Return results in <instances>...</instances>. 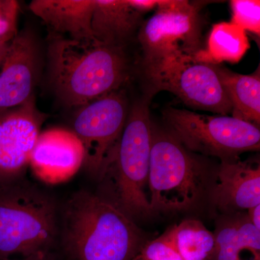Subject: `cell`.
<instances>
[{
    "instance_id": "obj_1",
    "label": "cell",
    "mask_w": 260,
    "mask_h": 260,
    "mask_svg": "<svg viewBox=\"0 0 260 260\" xmlns=\"http://www.w3.org/2000/svg\"><path fill=\"white\" fill-rule=\"evenodd\" d=\"M145 243L133 219L104 195L81 189L61 206L59 249L67 260H133Z\"/></svg>"
},
{
    "instance_id": "obj_2",
    "label": "cell",
    "mask_w": 260,
    "mask_h": 260,
    "mask_svg": "<svg viewBox=\"0 0 260 260\" xmlns=\"http://www.w3.org/2000/svg\"><path fill=\"white\" fill-rule=\"evenodd\" d=\"M47 58L53 89L70 107L121 90L131 75L125 48L95 39L80 42L49 37Z\"/></svg>"
},
{
    "instance_id": "obj_3",
    "label": "cell",
    "mask_w": 260,
    "mask_h": 260,
    "mask_svg": "<svg viewBox=\"0 0 260 260\" xmlns=\"http://www.w3.org/2000/svg\"><path fill=\"white\" fill-rule=\"evenodd\" d=\"M61 206L26 178L0 188V259L55 255Z\"/></svg>"
},
{
    "instance_id": "obj_4",
    "label": "cell",
    "mask_w": 260,
    "mask_h": 260,
    "mask_svg": "<svg viewBox=\"0 0 260 260\" xmlns=\"http://www.w3.org/2000/svg\"><path fill=\"white\" fill-rule=\"evenodd\" d=\"M149 102L146 98L129 107L120 138L100 180L112 187L113 194L107 198L133 219L153 213L147 191L153 126Z\"/></svg>"
},
{
    "instance_id": "obj_5",
    "label": "cell",
    "mask_w": 260,
    "mask_h": 260,
    "mask_svg": "<svg viewBox=\"0 0 260 260\" xmlns=\"http://www.w3.org/2000/svg\"><path fill=\"white\" fill-rule=\"evenodd\" d=\"M207 169L171 132L153 126L148 188L152 211L191 209L207 186Z\"/></svg>"
},
{
    "instance_id": "obj_6",
    "label": "cell",
    "mask_w": 260,
    "mask_h": 260,
    "mask_svg": "<svg viewBox=\"0 0 260 260\" xmlns=\"http://www.w3.org/2000/svg\"><path fill=\"white\" fill-rule=\"evenodd\" d=\"M165 118L171 133L189 151L222 159L260 148L259 126L233 116H210L170 107Z\"/></svg>"
},
{
    "instance_id": "obj_7",
    "label": "cell",
    "mask_w": 260,
    "mask_h": 260,
    "mask_svg": "<svg viewBox=\"0 0 260 260\" xmlns=\"http://www.w3.org/2000/svg\"><path fill=\"white\" fill-rule=\"evenodd\" d=\"M199 11L184 0H159L155 14L138 32L144 68L174 56H195L203 49Z\"/></svg>"
},
{
    "instance_id": "obj_8",
    "label": "cell",
    "mask_w": 260,
    "mask_h": 260,
    "mask_svg": "<svg viewBox=\"0 0 260 260\" xmlns=\"http://www.w3.org/2000/svg\"><path fill=\"white\" fill-rule=\"evenodd\" d=\"M153 90L174 94L189 107L227 116L232 104L213 64L178 55L144 68Z\"/></svg>"
},
{
    "instance_id": "obj_9",
    "label": "cell",
    "mask_w": 260,
    "mask_h": 260,
    "mask_svg": "<svg viewBox=\"0 0 260 260\" xmlns=\"http://www.w3.org/2000/svg\"><path fill=\"white\" fill-rule=\"evenodd\" d=\"M129 109L121 89L78 107L73 117L71 130L83 144V167L99 181L120 138Z\"/></svg>"
},
{
    "instance_id": "obj_10",
    "label": "cell",
    "mask_w": 260,
    "mask_h": 260,
    "mask_svg": "<svg viewBox=\"0 0 260 260\" xmlns=\"http://www.w3.org/2000/svg\"><path fill=\"white\" fill-rule=\"evenodd\" d=\"M44 120L34 96L0 114V188L25 178Z\"/></svg>"
},
{
    "instance_id": "obj_11",
    "label": "cell",
    "mask_w": 260,
    "mask_h": 260,
    "mask_svg": "<svg viewBox=\"0 0 260 260\" xmlns=\"http://www.w3.org/2000/svg\"><path fill=\"white\" fill-rule=\"evenodd\" d=\"M0 71V114L34 97L40 73L41 52L30 31L17 34L10 42Z\"/></svg>"
},
{
    "instance_id": "obj_12",
    "label": "cell",
    "mask_w": 260,
    "mask_h": 260,
    "mask_svg": "<svg viewBox=\"0 0 260 260\" xmlns=\"http://www.w3.org/2000/svg\"><path fill=\"white\" fill-rule=\"evenodd\" d=\"M85 152L72 130L56 128L42 132L30 157V167L49 184L68 180L83 167Z\"/></svg>"
},
{
    "instance_id": "obj_13",
    "label": "cell",
    "mask_w": 260,
    "mask_h": 260,
    "mask_svg": "<svg viewBox=\"0 0 260 260\" xmlns=\"http://www.w3.org/2000/svg\"><path fill=\"white\" fill-rule=\"evenodd\" d=\"M210 189V200L223 212L249 210L260 205V165L239 156L222 159Z\"/></svg>"
},
{
    "instance_id": "obj_14",
    "label": "cell",
    "mask_w": 260,
    "mask_h": 260,
    "mask_svg": "<svg viewBox=\"0 0 260 260\" xmlns=\"http://www.w3.org/2000/svg\"><path fill=\"white\" fill-rule=\"evenodd\" d=\"M95 0H34L30 9L48 27L49 37L74 41L95 39L91 20Z\"/></svg>"
},
{
    "instance_id": "obj_15",
    "label": "cell",
    "mask_w": 260,
    "mask_h": 260,
    "mask_svg": "<svg viewBox=\"0 0 260 260\" xmlns=\"http://www.w3.org/2000/svg\"><path fill=\"white\" fill-rule=\"evenodd\" d=\"M141 25L142 13L127 0H95L91 29L98 42L125 48Z\"/></svg>"
},
{
    "instance_id": "obj_16",
    "label": "cell",
    "mask_w": 260,
    "mask_h": 260,
    "mask_svg": "<svg viewBox=\"0 0 260 260\" xmlns=\"http://www.w3.org/2000/svg\"><path fill=\"white\" fill-rule=\"evenodd\" d=\"M210 260H259L260 231L248 216L220 224Z\"/></svg>"
},
{
    "instance_id": "obj_17",
    "label": "cell",
    "mask_w": 260,
    "mask_h": 260,
    "mask_svg": "<svg viewBox=\"0 0 260 260\" xmlns=\"http://www.w3.org/2000/svg\"><path fill=\"white\" fill-rule=\"evenodd\" d=\"M213 66L232 104V116L259 127V68L253 74L246 75L234 73L220 64Z\"/></svg>"
},
{
    "instance_id": "obj_18",
    "label": "cell",
    "mask_w": 260,
    "mask_h": 260,
    "mask_svg": "<svg viewBox=\"0 0 260 260\" xmlns=\"http://www.w3.org/2000/svg\"><path fill=\"white\" fill-rule=\"evenodd\" d=\"M249 42L244 29L232 22H221L212 28L206 49L195 56L198 60L213 64L223 61L239 62L249 50Z\"/></svg>"
},
{
    "instance_id": "obj_19",
    "label": "cell",
    "mask_w": 260,
    "mask_h": 260,
    "mask_svg": "<svg viewBox=\"0 0 260 260\" xmlns=\"http://www.w3.org/2000/svg\"><path fill=\"white\" fill-rule=\"evenodd\" d=\"M183 260H210L215 248V237L202 222L185 220L170 229Z\"/></svg>"
},
{
    "instance_id": "obj_20",
    "label": "cell",
    "mask_w": 260,
    "mask_h": 260,
    "mask_svg": "<svg viewBox=\"0 0 260 260\" xmlns=\"http://www.w3.org/2000/svg\"><path fill=\"white\" fill-rule=\"evenodd\" d=\"M233 23L259 37L260 2L259 0H232L230 2Z\"/></svg>"
},
{
    "instance_id": "obj_21",
    "label": "cell",
    "mask_w": 260,
    "mask_h": 260,
    "mask_svg": "<svg viewBox=\"0 0 260 260\" xmlns=\"http://www.w3.org/2000/svg\"><path fill=\"white\" fill-rule=\"evenodd\" d=\"M137 258L140 260H183L170 229L160 237L145 243Z\"/></svg>"
},
{
    "instance_id": "obj_22",
    "label": "cell",
    "mask_w": 260,
    "mask_h": 260,
    "mask_svg": "<svg viewBox=\"0 0 260 260\" xmlns=\"http://www.w3.org/2000/svg\"><path fill=\"white\" fill-rule=\"evenodd\" d=\"M18 3L15 1H0V41L10 43L16 35L15 21Z\"/></svg>"
},
{
    "instance_id": "obj_23",
    "label": "cell",
    "mask_w": 260,
    "mask_h": 260,
    "mask_svg": "<svg viewBox=\"0 0 260 260\" xmlns=\"http://www.w3.org/2000/svg\"><path fill=\"white\" fill-rule=\"evenodd\" d=\"M127 1L133 8L141 13L157 9L159 3V0H127Z\"/></svg>"
},
{
    "instance_id": "obj_24",
    "label": "cell",
    "mask_w": 260,
    "mask_h": 260,
    "mask_svg": "<svg viewBox=\"0 0 260 260\" xmlns=\"http://www.w3.org/2000/svg\"><path fill=\"white\" fill-rule=\"evenodd\" d=\"M249 210L248 218L251 222V223L260 231V205H256L254 208H251Z\"/></svg>"
},
{
    "instance_id": "obj_25",
    "label": "cell",
    "mask_w": 260,
    "mask_h": 260,
    "mask_svg": "<svg viewBox=\"0 0 260 260\" xmlns=\"http://www.w3.org/2000/svg\"><path fill=\"white\" fill-rule=\"evenodd\" d=\"M10 43H6L0 41V66L3 64L4 61L5 56H6L7 51L9 47Z\"/></svg>"
},
{
    "instance_id": "obj_26",
    "label": "cell",
    "mask_w": 260,
    "mask_h": 260,
    "mask_svg": "<svg viewBox=\"0 0 260 260\" xmlns=\"http://www.w3.org/2000/svg\"><path fill=\"white\" fill-rule=\"evenodd\" d=\"M55 255L50 256H45V257H31L26 258V259H2L0 260H55Z\"/></svg>"
},
{
    "instance_id": "obj_27",
    "label": "cell",
    "mask_w": 260,
    "mask_h": 260,
    "mask_svg": "<svg viewBox=\"0 0 260 260\" xmlns=\"http://www.w3.org/2000/svg\"><path fill=\"white\" fill-rule=\"evenodd\" d=\"M133 260H140V259H138V258H137V256H136V257H135V259H133Z\"/></svg>"
}]
</instances>
